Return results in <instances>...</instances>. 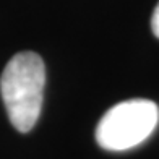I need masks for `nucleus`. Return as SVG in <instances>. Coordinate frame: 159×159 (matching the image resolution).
Listing matches in <instances>:
<instances>
[{
	"label": "nucleus",
	"instance_id": "obj_1",
	"mask_svg": "<svg viewBox=\"0 0 159 159\" xmlns=\"http://www.w3.org/2000/svg\"><path fill=\"white\" fill-rule=\"evenodd\" d=\"M46 67L34 52H20L7 63L0 78V93L11 125L26 133L34 128L42 109Z\"/></svg>",
	"mask_w": 159,
	"mask_h": 159
},
{
	"label": "nucleus",
	"instance_id": "obj_2",
	"mask_svg": "<svg viewBox=\"0 0 159 159\" xmlns=\"http://www.w3.org/2000/svg\"><path fill=\"white\" fill-rule=\"evenodd\" d=\"M159 109L153 101L128 99L107 111L96 127V141L107 151H127L154 132Z\"/></svg>",
	"mask_w": 159,
	"mask_h": 159
},
{
	"label": "nucleus",
	"instance_id": "obj_3",
	"mask_svg": "<svg viewBox=\"0 0 159 159\" xmlns=\"http://www.w3.org/2000/svg\"><path fill=\"white\" fill-rule=\"evenodd\" d=\"M151 30H153L154 36L159 39V3L156 5V8L153 11V16H151Z\"/></svg>",
	"mask_w": 159,
	"mask_h": 159
}]
</instances>
